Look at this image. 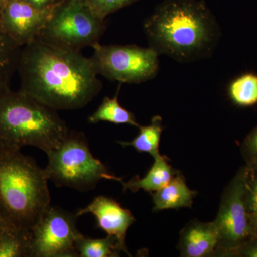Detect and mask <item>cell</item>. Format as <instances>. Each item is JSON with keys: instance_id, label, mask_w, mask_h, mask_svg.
<instances>
[{"instance_id": "1", "label": "cell", "mask_w": 257, "mask_h": 257, "mask_svg": "<svg viewBox=\"0 0 257 257\" xmlns=\"http://www.w3.org/2000/svg\"><path fill=\"white\" fill-rule=\"evenodd\" d=\"M20 90L55 110L87 106L102 89L91 58L37 38L23 47Z\"/></svg>"}, {"instance_id": "2", "label": "cell", "mask_w": 257, "mask_h": 257, "mask_svg": "<svg viewBox=\"0 0 257 257\" xmlns=\"http://www.w3.org/2000/svg\"><path fill=\"white\" fill-rule=\"evenodd\" d=\"M150 47L180 62L210 55L220 37L214 15L202 0H165L144 23Z\"/></svg>"}, {"instance_id": "3", "label": "cell", "mask_w": 257, "mask_h": 257, "mask_svg": "<svg viewBox=\"0 0 257 257\" xmlns=\"http://www.w3.org/2000/svg\"><path fill=\"white\" fill-rule=\"evenodd\" d=\"M45 170L20 150L0 146V219L7 228L30 232L50 207Z\"/></svg>"}, {"instance_id": "4", "label": "cell", "mask_w": 257, "mask_h": 257, "mask_svg": "<svg viewBox=\"0 0 257 257\" xmlns=\"http://www.w3.org/2000/svg\"><path fill=\"white\" fill-rule=\"evenodd\" d=\"M57 110L23 91L0 90V146L54 150L69 133Z\"/></svg>"}, {"instance_id": "5", "label": "cell", "mask_w": 257, "mask_h": 257, "mask_svg": "<svg viewBox=\"0 0 257 257\" xmlns=\"http://www.w3.org/2000/svg\"><path fill=\"white\" fill-rule=\"evenodd\" d=\"M47 155L48 165L44 170L48 180L57 187L85 192L95 188L102 179L124 182L93 156L84 134L69 132L63 141Z\"/></svg>"}, {"instance_id": "6", "label": "cell", "mask_w": 257, "mask_h": 257, "mask_svg": "<svg viewBox=\"0 0 257 257\" xmlns=\"http://www.w3.org/2000/svg\"><path fill=\"white\" fill-rule=\"evenodd\" d=\"M105 30L104 20L94 13L87 0H57L38 38L62 48L81 51L99 44Z\"/></svg>"}, {"instance_id": "7", "label": "cell", "mask_w": 257, "mask_h": 257, "mask_svg": "<svg viewBox=\"0 0 257 257\" xmlns=\"http://www.w3.org/2000/svg\"><path fill=\"white\" fill-rule=\"evenodd\" d=\"M248 172L246 166L241 167L223 192L213 221L219 238L216 256L235 257L243 243L257 234L245 204Z\"/></svg>"}, {"instance_id": "8", "label": "cell", "mask_w": 257, "mask_h": 257, "mask_svg": "<svg viewBox=\"0 0 257 257\" xmlns=\"http://www.w3.org/2000/svg\"><path fill=\"white\" fill-rule=\"evenodd\" d=\"M93 65L98 75L120 83L139 84L156 77L158 53L138 45H101L94 47Z\"/></svg>"}, {"instance_id": "9", "label": "cell", "mask_w": 257, "mask_h": 257, "mask_svg": "<svg viewBox=\"0 0 257 257\" xmlns=\"http://www.w3.org/2000/svg\"><path fill=\"white\" fill-rule=\"evenodd\" d=\"M78 216L50 207L30 232V252L34 257L78 256L76 226Z\"/></svg>"}, {"instance_id": "10", "label": "cell", "mask_w": 257, "mask_h": 257, "mask_svg": "<svg viewBox=\"0 0 257 257\" xmlns=\"http://www.w3.org/2000/svg\"><path fill=\"white\" fill-rule=\"evenodd\" d=\"M55 3L38 9L25 0H10L0 15V26L20 46H25L40 36Z\"/></svg>"}, {"instance_id": "11", "label": "cell", "mask_w": 257, "mask_h": 257, "mask_svg": "<svg viewBox=\"0 0 257 257\" xmlns=\"http://www.w3.org/2000/svg\"><path fill=\"white\" fill-rule=\"evenodd\" d=\"M92 214L97 221V226L107 235L117 239L121 251L130 256L126 246V236L128 228L135 222L131 211L121 207L119 203L111 198L99 196L87 207L79 209L77 215Z\"/></svg>"}, {"instance_id": "12", "label": "cell", "mask_w": 257, "mask_h": 257, "mask_svg": "<svg viewBox=\"0 0 257 257\" xmlns=\"http://www.w3.org/2000/svg\"><path fill=\"white\" fill-rule=\"evenodd\" d=\"M217 231L213 221L192 220L181 231L178 248L181 256H216Z\"/></svg>"}, {"instance_id": "13", "label": "cell", "mask_w": 257, "mask_h": 257, "mask_svg": "<svg viewBox=\"0 0 257 257\" xmlns=\"http://www.w3.org/2000/svg\"><path fill=\"white\" fill-rule=\"evenodd\" d=\"M197 194L196 191L189 188L184 175L179 171L167 185L152 193L154 211L192 208L193 199Z\"/></svg>"}, {"instance_id": "14", "label": "cell", "mask_w": 257, "mask_h": 257, "mask_svg": "<svg viewBox=\"0 0 257 257\" xmlns=\"http://www.w3.org/2000/svg\"><path fill=\"white\" fill-rule=\"evenodd\" d=\"M178 172L169 165L167 157L159 155L154 157L153 165L145 177L141 179L139 176H135L128 182H123L124 190L128 189L137 192L143 189L152 194L167 185Z\"/></svg>"}, {"instance_id": "15", "label": "cell", "mask_w": 257, "mask_h": 257, "mask_svg": "<svg viewBox=\"0 0 257 257\" xmlns=\"http://www.w3.org/2000/svg\"><path fill=\"white\" fill-rule=\"evenodd\" d=\"M23 47L20 46L0 26V90L10 87L13 74L18 71Z\"/></svg>"}, {"instance_id": "16", "label": "cell", "mask_w": 257, "mask_h": 257, "mask_svg": "<svg viewBox=\"0 0 257 257\" xmlns=\"http://www.w3.org/2000/svg\"><path fill=\"white\" fill-rule=\"evenodd\" d=\"M140 133L132 141H118L123 147H133L138 152H145L155 157L160 155V143L163 125L160 116L152 117L151 124L147 126H140Z\"/></svg>"}, {"instance_id": "17", "label": "cell", "mask_w": 257, "mask_h": 257, "mask_svg": "<svg viewBox=\"0 0 257 257\" xmlns=\"http://www.w3.org/2000/svg\"><path fill=\"white\" fill-rule=\"evenodd\" d=\"M120 88H118L116 96L110 98L106 96L97 109L89 117L92 124L107 121L115 124H130L139 127L135 115L121 106L118 101Z\"/></svg>"}, {"instance_id": "18", "label": "cell", "mask_w": 257, "mask_h": 257, "mask_svg": "<svg viewBox=\"0 0 257 257\" xmlns=\"http://www.w3.org/2000/svg\"><path fill=\"white\" fill-rule=\"evenodd\" d=\"M76 250L80 257H116L121 251L116 238L109 235L93 239L81 234L76 241Z\"/></svg>"}, {"instance_id": "19", "label": "cell", "mask_w": 257, "mask_h": 257, "mask_svg": "<svg viewBox=\"0 0 257 257\" xmlns=\"http://www.w3.org/2000/svg\"><path fill=\"white\" fill-rule=\"evenodd\" d=\"M229 95L235 104L251 106L257 104V75L246 73L235 79L229 84Z\"/></svg>"}, {"instance_id": "20", "label": "cell", "mask_w": 257, "mask_h": 257, "mask_svg": "<svg viewBox=\"0 0 257 257\" xmlns=\"http://www.w3.org/2000/svg\"><path fill=\"white\" fill-rule=\"evenodd\" d=\"M30 232L5 228L0 237V257L31 256Z\"/></svg>"}, {"instance_id": "21", "label": "cell", "mask_w": 257, "mask_h": 257, "mask_svg": "<svg viewBox=\"0 0 257 257\" xmlns=\"http://www.w3.org/2000/svg\"><path fill=\"white\" fill-rule=\"evenodd\" d=\"M245 204L251 222L257 225V172L248 170L246 180ZM256 229V228H255Z\"/></svg>"}, {"instance_id": "22", "label": "cell", "mask_w": 257, "mask_h": 257, "mask_svg": "<svg viewBox=\"0 0 257 257\" xmlns=\"http://www.w3.org/2000/svg\"><path fill=\"white\" fill-rule=\"evenodd\" d=\"M139 0H87L98 16L103 20L120 9L136 3Z\"/></svg>"}, {"instance_id": "23", "label": "cell", "mask_w": 257, "mask_h": 257, "mask_svg": "<svg viewBox=\"0 0 257 257\" xmlns=\"http://www.w3.org/2000/svg\"><path fill=\"white\" fill-rule=\"evenodd\" d=\"M241 151L245 166L248 170L257 172V126L245 138Z\"/></svg>"}, {"instance_id": "24", "label": "cell", "mask_w": 257, "mask_h": 257, "mask_svg": "<svg viewBox=\"0 0 257 257\" xmlns=\"http://www.w3.org/2000/svg\"><path fill=\"white\" fill-rule=\"evenodd\" d=\"M235 257H257V234L243 243Z\"/></svg>"}, {"instance_id": "25", "label": "cell", "mask_w": 257, "mask_h": 257, "mask_svg": "<svg viewBox=\"0 0 257 257\" xmlns=\"http://www.w3.org/2000/svg\"><path fill=\"white\" fill-rule=\"evenodd\" d=\"M25 1L38 9H44L53 5L56 0H25Z\"/></svg>"}, {"instance_id": "26", "label": "cell", "mask_w": 257, "mask_h": 257, "mask_svg": "<svg viewBox=\"0 0 257 257\" xmlns=\"http://www.w3.org/2000/svg\"><path fill=\"white\" fill-rule=\"evenodd\" d=\"M10 0H0V15H1L2 12L4 9L5 7L8 4Z\"/></svg>"}, {"instance_id": "27", "label": "cell", "mask_w": 257, "mask_h": 257, "mask_svg": "<svg viewBox=\"0 0 257 257\" xmlns=\"http://www.w3.org/2000/svg\"><path fill=\"white\" fill-rule=\"evenodd\" d=\"M5 228H6V226H5L3 221L1 220V219H0V237H1L2 234H3Z\"/></svg>"}, {"instance_id": "28", "label": "cell", "mask_w": 257, "mask_h": 257, "mask_svg": "<svg viewBox=\"0 0 257 257\" xmlns=\"http://www.w3.org/2000/svg\"><path fill=\"white\" fill-rule=\"evenodd\" d=\"M255 228H256V231H257V225L256 226V227H255Z\"/></svg>"}]
</instances>
